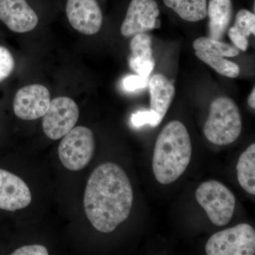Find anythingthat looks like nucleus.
Segmentation results:
<instances>
[{"instance_id":"nucleus-1","label":"nucleus","mask_w":255,"mask_h":255,"mask_svg":"<svg viewBox=\"0 0 255 255\" xmlns=\"http://www.w3.org/2000/svg\"><path fill=\"white\" fill-rule=\"evenodd\" d=\"M132 202L131 183L120 166L106 162L94 170L85 189L84 208L97 231H114L128 218Z\"/></svg>"},{"instance_id":"nucleus-2","label":"nucleus","mask_w":255,"mask_h":255,"mask_svg":"<svg viewBox=\"0 0 255 255\" xmlns=\"http://www.w3.org/2000/svg\"><path fill=\"white\" fill-rule=\"evenodd\" d=\"M192 147L187 128L179 121L169 122L156 140L152 169L157 182L169 184L185 172L190 163Z\"/></svg>"},{"instance_id":"nucleus-3","label":"nucleus","mask_w":255,"mask_h":255,"mask_svg":"<svg viewBox=\"0 0 255 255\" xmlns=\"http://www.w3.org/2000/svg\"><path fill=\"white\" fill-rule=\"evenodd\" d=\"M242 127L241 112L231 98L220 97L213 101L204 127L209 141L214 145H230L241 135Z\"/></svg>"},{"instance_id":"nucleus-4","label":"nucleus","mask_w":255,"mask_h":255,"mask_svg":"<svg viewBox=\"0 0 255 255\" xmlns=\"http://www.w3.org/2000/svg\"><path fill=\"white\" fill-rule=\"evenodd\" d=\"M195 195L213 224L224 226L230 223L236 209V197L225 184L216 180L202 183Z\"/></svg>"},{"instance_id":"nucleus-5","label":"nucleus","mask_w":255,"mask_h":255,"mask_svg":"<svg viewBox=\"0 0 255 255\" xmlns=\"http://www.w3.org/2000/svg\"><path fill=\"white\" fill-rule=\"evenodd\" d=\"M95 147V137L90 128L74 127L60 142L58 156L65 168L80 171L92 160Z\"/></svg>"},{"instance_id":"nucleus-6","label":"nucleus","mask_w":255,"mask_h":255,"mask_svg":"<svg viewBox=\"0 0 255 255\" xmlns=\"http://www.w3.org/2000/svg\"><path fill=\"white\" fill-rule=\"evenodd\" d=\"M208 255L255 254V231L248 223L238 224L215 233L206 245Z\"/></svg>"},{"instance_id":"nucleus-7","label":"nucleus","mask_w":255,"mask_h":255,"mask_svg":"<svg viewBox=\"0 0 255 255\" xmlns=\"http://www.w3.org/2000/svg\"><path fill=\"white\" fill-rule=\"evenodd\" d=\"M80 111L77 104L66 97L50 101L49 108L43 117L45 134L53 140H58L68 133L78 122Z\"/></svg>"},{"instance_id":"nucleus-8","label":"nucleus","mask_w":255,"mask_h":255,"mask_svg":"<svg viewBox=\"0 0 255 255\" xmlns=\"http://www.w3.org/2000/svg\"><path fill=\"white\" fill-rule=\"evenodd\" d=\"M159 5L156 0H130L121 28L125 37L134 36L160 26Z\"/></svg>"},{"instance_id":"nucleus-9","label":"nucleus","mask_w":255,"mask_h":255,"mask_svg":"<svg viewBox=\"0 0 255 255\" xmlns=\"http://www.w3.org/2000/svg\"><path fill=\"white\" fill-rule=\"evenodd\" d=\"M48 89L41 85H31L20 89L14 97L13 108L18 118L36 120L43 117L50 104Z\"/></svg>"},{"instance_id":"nucleus-10","label":"nucleus","mask_w":255,"mask_h":255,"mask_svg":"<svg viewBox=\"0 0 255 255\" xmlns=\"http://www.w3.org/2000/svg\"><path fill=\"white\" fill-rule=\"evenodd\" d=\"M66 14L71 26L82 34H96L102 27L103 14L97 0H68Z\"/></svg>"},{"instance_id":"nucleus-11","label":"nucleus","mask_w":255,"mask_h":255,"mask_svg":"<svg viewBox=\"0 0 255 255\" xmlns=\"http://www.w3.org/2000/svg\"><path fill=\"white\" fill-rule=\"evenodd\" d=\"M31 199L29 188L21 178L0 169V209H23L31 204Z\"/></svg>"},{"instance_id":"nucleus-12","label":"nucleus","mask_w":255,"mask_h":255,"mask_svg":"<svg viewBox=\"0 0 255 255\" xmlns=\"http://www.w3.org/2000/svg\"><path fill=\"white\" fill-rule=\"evenodd\" d=\"M0 20L16 33H26L36 28L38 16L26 0H0Z\"/></svg>"},{"instance_id":"nucleus-13","label":"nucleus","mask_w":255,"mask_h":255,"mask_svg":"<svg viewBox=\"0 0 255 255\" xmlns=\"http://www.w3.org/2000/svg\"><path fill=\"white\" fill-rule=\"evenodd\" d=\"M151 44L150 36L145 33L135 35L130 43L129 65L137 75L146 78L152 73L155 65Z\"/></svg>"},{"instance_id":"nucleus-14","label":"nucleus","mask_w":255,"mask_h":255,"mask_svg":"<svg viewBox=\"0 0 255 255\" xmlns=\"http://www.w3.org/2000/svg\"><path fill=\"white\" fill-rule=\"evenodd\" d=\"M150 95V111L163 120L173 101L175 88L173 83L162 74L153 75L148 82Z\"/></svg>"},{"instance_id":"nucleus-15","label":"nucleus","mask_w":255,"mask_h":255,"mask_svg":"<svg viewBox=\"0 0 255 255\" xmlns=\"http://www.w3.org/2000/svg\"><path fill=\"white\" fill-rule=\"evenodd\" d=\"M233 14L231 0H209L208 1L210 38L217 41L222 39L227 31Z\"/></svg>"},{"instance_id":"nucleus-16","label":"nucleus","mask_w":255,"mask_h":255,"mask_svg":"<svg viewBox=\"0 0 255 255\" xmlns=\"http://www.w3.org/2000/svg\"><path fill=\"white\" fill-rule=\"evenodd\" d=\"M166 7L172 10L184 21L196 22L207 16L208 0H162Z\"/></svg>"},{"instance_id":"nucleus-17","label":"nucleus","mask_w":255,"mask_h":255,"mask_svg":"<svg viewBox=\"0 0 255 255\" xmlns=\"http://www.w3.org/2000/svg\"><path fill=\"white\" fill-rule=\"evenodd\" d=\"M238 179L241 187L251 195H255V144L240 156L237 164Z\"/></svg>"},{"instance_id":"nucleus-18","label":"nucleus","mask_w":255,"mask_h":255,"mask_svg":"<svg viewBox=\"0 0 255 255\" xmlns=\"http://www.w3.org/2000/svg\"><path fill=\"white\" fill-rule=\"evenodd\" d=\"M196 56L220 75L228 78H236L240 74V68L237 64L224 58L221 55L205 50H196Z\"/></svg>"},{"instance_id":"nucleus-19","label":"nucleus","mask_w":255,"mask_h":255,"mask_svg":"<svg viewBox=\"0 0 255 255\" xmlns=\"http://www.w3.org/2000/svg\"><path fill=\"white\" fill-rule=\"evenodd\" d=\"M193 48L195 50H208L223 57H236L240 53L239 49L236 46L213 39L210 37L197 38L193 43Z\"/></svg>"},{"instance_id":"nucleus-20","label":"nucleus","mask_w":255,"mask_h":255,"mask_svg":"<svg viewBox=\"0 0 255 255\" xmlns=\"http://www.w3.org/2000/svg\"><path fill=\"white\" fill-rule=\"evenodd\" d=\"M234 27L243 36L249 38L255 35V14L249 10L242 9L238 11Z\"/></svg>"},{"instance_id":"nucleus-21","label":"nucleus","mask_w":255,"mask_h":255,"mask_svg":"<svg viewBox=\"0 0 255 255\" xmlns=\"http://www.w3.org/2000/svg\"><path fill=\"white\" fill-rule=\"evenodd\" d=\"M14 57L7 48L0 46V82L11 75L14 70Z\"/></svg>"},{"instance_id":"nucleus-22","label":"nucleus","mask_w":255,"mask_h":255,"mask_svg":"<svg viewBox=\"0 0 255 255\" xmlns=\"http://www.w3.org/2000/svg\"><path fill=\"white\" fill-rule=\"evenodd\" d=\"M131 122L132 125L135 127H140L145 124H148L152 127H157L162 120L157 114L150 110L138 112L136 114H132Z\"/></svg>"},{"instance_id":"nucleus-23","label":"nucleus","mask_w":255,"mask_h":255,"mask_svg":"<svg viewBox=\"0 0 255 255\" xmlns=\"http://www.w3.org/2000/svg\"><path fill=\"white\" fill-rule=\"evenodd\" d=\"M148 78L140 75H130L124 80V88L129 92H133L139 89L145 88L148 85Z\"/></svg>"},{"instance_id":"nucleus-24","label":"nucleus","mask_w":255,"mask_h":255,"mask_svg":"<svg viewBox=\"0 0 255 255\" xmlns=\"http://www.w3.org/2000/svg\"><path fill=\"white\" fill-rule=\"evenodd\" d=\"M11 255H48V250L46 247L39 245H31L21 247L13 252Z\"/></svg>"},{"instance_id":"nucleus-25","label":"nucleus","mask_w":255,"mask_h":255,"mask_svg":"<svg viewBox=\"0 0 255 255\" xmlns=\"http://www.w3.org/2000/svg\"><path fill=\"white\" fill-rule=\"evenodd\" d=\"M228 36L238 49H241L243 51H246L248 50L249 46L248 38L241 35L234 26L228 30Z\"/></svg>"},{"instance_id":"nucleus-26","label":"nucleus","mask_w":255,"mask_h":255,"mask_svg":"<svg viewBox=\"0 0 255 255\" xmlns=\"http://www.w3.org/2000/svg\"><path fill=\"white\" fill-rule=\"evenodd\" d=\"M248 105L252 109L255 110V88H253V91H252L251 95L248 97Z\"/></svg>"}]
</instances>
